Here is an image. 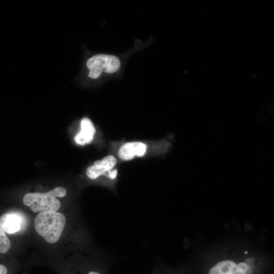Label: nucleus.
Returning a JSON list of instances; mask_svg holds the SVG:
<instances>
[{"label": "nucleus", "mask_w": 274, "mask_h": 274, "mask_svg": "<svg viewBox=\"0 0 274 274\" xmlns=\"http://www.w3.org/2000/svg\"><path fill=\"white\" fill-rule=\"evenodd\" d=\"M108 265L78 262L64 267L61 274H108Z\"/></svg>", "instance_id": "4"}, {"label": "nucleus", "mask_w": 274, "mask_h": 274, "mask_svg": "<svg viewBox=\"0 0 274 274\" xmlns=\"http://www.w3.org/2000/svg\"><path fill=\"white\" fill-rule=\"evenodd\" d=\"M11 247V243L0 223V253L7 252Z\"/></svg>", "instance_id": "10"}, {"label": "nucleus", "mask_w": 274, "mask_h": 274, "mask_svg": "<svg viewBox=\"0 0 274 274\" xmlns=\"http://www.w3.org/2000/svg\"><path fill=\"white\" fill-rule=\"evenodd\" d=\"M245 263L247 265L252 267L254 263V259L253 258H248L246 260Z\"/></svg>", "instance_id": "11"}, {"label": "nucleus", "mask_w": 274, "mask_h": 274, "mask_svg": "<svg viewBox=\"0 0 274 274\" xmlns=\"http://www.w3.org/2000/svg\"><path fill=\"white\" fill-rule=\"evenodd\" d=\"M245 254H248V252H247V251H245Z\"/></svg>", "instance_id": "12"}, {"label": "nucleus", "mask_w": 274, "mask_h": 274, "mask_svg": "<svg viewBox=\"0 0 274 274\" xmlns=\"http://www.w3.org/2000/svg\"><path fill=\"white\" fill-rule=\"evenodd\" d=\"M247 265L245 262L236 264L231 260H223L218 263L210 270L209 274H246Z\"/></svg>", "instance_id": "6"}, {"label": "nucleus", "mask_w": 274, "mask_h": 274, "mask_svg": "<svg viewBox=\"0 0 274 274\" xmlns=\"http://www.w3.org/2000/svg\"><path fill=\"white\" fill-rule=\"evenodd\" d=\"M1 224L5 232L13 234L21 229V222L19 217L14 214H4L0 217Z\"/></svg>", "instance_id": "9"}, {"label": "nucleus", "mask_w": 274, "mask_h": 274, "mask_svg": "<svg viewBox=\"0 0 274 274\" xmlns=\"http://www.w3.org/2000/svg\"><path fill=\"white\" fill-rule=\"evenodd\" d=\"M67 193L66 189L57 187L45 193H27L23 197V202L35 213L48 211H57L61 206L59 200L56 198L64 197Z\"/></svg>", "instance_id": "2"}, {"label": "nucleus", "mask_w": 274, "mask_h": 274, "mask_svg": "<svg viewBox=\"0 0 274 274\" xmlns=\"http://www.w3.org/2000/svg\"><path fill=\"white\" fill-rule=\"evenodd\" d=\"M65 224V216L57 211L40 213L34 220L35 229L37 233L50 244L58 241Z\"/></svg>", "instance_id": "1"}, {"label": "nucleus", "mask_w": 274, "mask_h": 274, "mask_svg": "<svg viewBox=\"0 0 274 274\" xmlns=\"http://www.w3.org/2000/svg\"><path fill=\"white\" fill-rule=\"evenodd\" d=\"M81 130L75 136L77 144L84 145L89 144L95 133V129L92 121L87 118L82 119L80 123Z\"/></svg>", "instance_id": "8"}, {"label": "nucleus", "mask_w": 274, "mask_h": 274, "mask_svg": "<svg viewBox=\"0 0 274 274\" xmlns=\"http://www.w3.org/2000/svg\"><path fill=\"white\" fill-rule=\"evenodd\" d=\"M116 163L117 160L114 156H107L101 160L95 161L92 165L88 166L86 170V175L91 180L96 179L102 175L109 178V175Z\"/></svg>", "instance_id": "5"}, {"label": "nucleus", "mask_w": 274, "mask_h": 274, "mask_svg": "<svg viewBox=\"0 0 274 274\" xmlns=\"http://www.w3.org/2000/svg\"><path fill=\"white\" fill-rule=\"evenodd\" d=\"M146 150V145L142 142H128L121 147L118 155L123 160H129L132 159L135 156H143Z\"/></svg>", "instance_id": "7"}, {"label": "nucleus", "mask_w": 274, "mask_h": 274, "mask_svg": "<svg viewBox=\"0 0 274 274\" xmlns=\"http://www.w3.org/2000/svg\"><path fill=\"white\" fill-rule=\"evenodd\" d=\"M86 65L89 70V77L97 79L102 72L113 73L118 71L120 67V61L114 55L98 54L88 59Z\"/></svg>", "instance_id": "3"}]
</instances>
